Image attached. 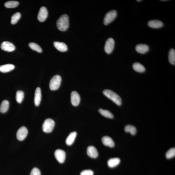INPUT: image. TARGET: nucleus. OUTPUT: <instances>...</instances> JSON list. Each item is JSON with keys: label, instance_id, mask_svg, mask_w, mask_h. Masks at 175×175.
Segmentation results:
<instances>
[{"label": "nucleus", "instance_id": "obj_1", "mask_svg": "<svg viewBox=\"0 0 175 175\" xmlns=\"http://www.w3.org/2000/svg\"><path fill=\"white\" fill-rule=\"evenodd\" d=\"M69 16L67 14H63L58 19L57 23V27L61 31H65L69 27Z\"/></svg>", "mask_w": 175, "mask_h": 175}, {"label": "nucleus", "instance_id": "obj_2", "mask_svg": "<svg viewBox=\"0 0 175 175\" xmlns=\"http://www.w3.org/2000/svg\"><path fill=\"white\" fill-rule=\"evenodd\" d=\"M103 94L104 96L111 100L114 103L118 106H120L122 104V101L121 97L115 92L110 90H104Z\"/></svg>", "mask_w": 175, "mask_h": 175}, {"label": "nucleus", "instance_id": "obj_3", "mask_svg": "<svg viewBox=\"0 0 175 175\" xmlns=\"http://www.w3.org/2000/svg\"><path fill=\"white\" fill-rule=\"evenodd\" d=\"M61 82V77L59 75H55L51 79L49 83V87L52 91L56 90L60 86Z\"/></svg>", "mask_w": 175, "mask_h": 175}, {"label": "nucleus", "instance_id": "obj_4", "mask_svg": "<svg viewBox=\"0 0 175 175\" xmlns=\"http://www.w3.org/2000/svg\"><path fill=\"white\" fill-rule=\"evenodd\" d=\"M55 125V122L52 119L47 118L44 121L42 129L44 132L49 133L52 132Z\"/></svg>", "mask_w": 175, "mask_h": 175}, {"label": "nucleus", "instance_id": "obj_5", "mask_svg": "<svg viewBox=\"0 0 175 175\" xmlns=\"http://www.w3.org/2000/svg\"><path fill=\"white\" fill-rule=\"evenodd\" d=\"M117 13L116 10H112L107 13L104 17V25H107L111 23L116 18Z\"/></svg>", "mask_w": 175, "mask_h": 175}, {"label": "nucleus", "instance_id": "obj_6", "mask_svg": "<svg viewBox=\"0 0 175 175\" xmlns=\"http://www.w3.org/2000/svg\"><path fill=\"white\" fill-rule=\"evenodd\" d=\"M28 133V131L25 126H21L19 128L17 131L16 133V137L17 139L19 141H22L27 136Z\"/></svg>", "mask_w": 175, "mask_h": 175}, {"label": "nucleus", "instance_id": "obj_7", "mask_svg": "<svg viewBox=\"0 0 175 175\" xmlns=\"http://www.w3.org/2000/svg\"><path fill=\"white\" fill-rule=\"evenodd\" d=\"M115 46V41L114 39L110 38L106 41L105 46H104V50L105 52L108 54H110L112 52Z\"/></svg>", "mask_w": 175, "mask_h": 175}, {"label": "nucleus", "instance_id": "obj_8", "mask_svg": "<svg viewBox=\"0 0 175 175\" xmlns=\"http://www.w3.org/2000/svg\"><path fill=\"white\" fill-rule=\"evenodd\" d=\"M55 159L60 164L64 162L66 156V154L64 150L61 149H57L55 151L54 153Z\"/></svg>", "mask_w": 175, "mask_h": 175}, {"label": "nucleus", "instance_id": "obj_9", "mask_svg": "<svg viewBox=\"0 0 175 175\" xmlns=\"http://www.w3.org/2000/svg\"><path fill=\"white\" fill-rule=\"evenodd\" d=\"M48 13L47 8L45 7H41L38 14L37 19L39 21L43 22L47 17Z\"/></svg>", "mask_w": 175, "mask_h": 175}, {"label": "nucleus", "instance_id": "obj_10", "mask_svg": "<svg viewBox=\"0 0 175 175\" xmlns=\"http://www.w3.org/2000/svg\"><path fill=\"white\" fill-rule=\"evenodd\" d=\"M1 47L2 50L9 52L13 51L16 48L13 43L8 41L2 42L1 43Z\"/></svg>", "mask_w": 175, "mask_h": 175}, {"label": "nucleus", "instance_id": "obj_11", "mask_svg": "<svg viewBox=\"0 0 175 175\" xmlns=\"http://www.w3.org/2000/svg\"><path fill=\"white\" fill-rule=\"evenodd\" d=\"M71 101L72 105L76 106H78L80 102L79 94L76 91H73L71 94Z\"/></svg>", "mask_w": 175, "mask_h": 175}, {"label": "nucleus", "instance_id": "obj_12", "mask_svg": "<svg viewBox=\"0 0 175 175\" xmlns=\"http://www.w3.org/2000/svg\"><path fill=\"white\" fill-rule=\"evenodd\" d=\"M87 154L92 158H96L98 156V152L96 148L93 146H90L87 148Z\"/></svg>", "mask_w": 175, "mask_h": 175}, {"label": "nucleus", "instance_id": "obj_13", "mask_svg": "<svg viewBox=\"0 0 175 175\" xmlns=\"http://www.w3.org/2000/svg\"><path fill=\"white\" fill-rule=\"evenodd\" d=\"M148 25L151 28L158 29L164 26V23L162 21L158 19H154L148 22Z\"/></svg>", "mask_w": 175, "mask_h": 175}, {"label": "nucleus", "instance_id": "obj_14", "mask_svg": "<svg viewBox=\"0 0 175 175\" xmlns=\"http://www.w3.org/2000/svg\"><path fill=\"white\" fill-rule=\"evenodd\" d=\"M150 48L147 45L144 44H140L136 46L135 49L136 51L140 53L144 54L148 51Z\"/></svg>", "mask_w": 175, "mask_h": 175}, {"label": "nucleus", "instance_id": "obj_15", "mask_svg": "<svg viewBox=\"0 0 175 175\" xmlns=\"http://www.w3.org/2000/svg\"><path fill=\"white\" fill-rule=\"evenodd\" d=\"M41 97L42 95L41 89L39 87H37L35 90L34 98V103L36 106H38L39 105L41 100Z\"/></svg>", "mask_w": 175, "mask_h": 175}, {"label": "nucleus", "instance_id": "obj_16", "mask_svg": "<svg viewBox=\"0 0 175 175\" xmlns=\"http://www.w3.org/2000/svg\"><path fill=\"white\" fill-rule=\"evenodd\" d=\"M102 142L103 144L107 146L113 148L115 146V144L113 140L109 136H104L102 138Z\"/></svg>", "mask_w": 175, "mask_h": 175}, {"label": "nucleus", "instance_id": "obj_17", "mask_svg": "<svg viewBox=\"0 0 175 175\" xmlns=\"http://www.w3.org/2000/svg\"><path fill=\"white\" fill-rule=\"evenodd\" d=\"M53 45L55 48L60 51L64 52L67 50V46L64 43L55 42L53 43Z\"/></svg>", "mask_w": 175, "mask_h": 175}, {"label": "nucleus", "instance_id": "obj_18", "mask_svg": "<svg viewBox=\"0 0 175 175\" xmlns=\"http://www.w3.org/2000/svg\"><path fill=\"white\" fill-rule=\"evenodd\" d=\"M77 135V133L76 132H73L70 134L65 140V143L67 145L71 146L73 144L76 138Z\"/></svg>", "mask_w": 175, "mask_h": 175}, {"label": "nucleus", "instance_id": "obj_19", "mask_svg": "<svg viewBox=\"0 0 175 175\" xmlns=\"http://www.w3.org/2000/svg\"><path fill=\"white\" fill-rule=\"evenodd\" d=\"M15 65L12 64H7L0 66V72L7 73L12 71L15 68Z\"/></svg>", "mask_w": 175, "mask_h": 175}, {"label": "nucleus", "instance_id": "obj_20", "mask_svg": "<svg viewBox=\"0 0 175 175\" xmlns=\"http://www.w3.org/2000/svg\"><path fill=\"white\" fill-rule=\"evenodd\" d=\"M120 160L119 158H115L109 159L108 161V166L111 168L117 166L120 164Z\"/></svg>", "mask_w": 175, "mask_h": 175}, {"label": "nucleus", "instance_id": "obj_21", "mask_svg": "<svg viewBox=\"0 0 175 175\" xmlns=\"http://www.w3.org/2000/svg\"><path fill=\"white\" fill-rule=\"evenodd\" d=\"M133 67L135 71L139 73L144 72L145 71V68L143 65L138 62L135 63L133 65Z\"/></svg>", "mask_w": 175, "mask_h": 175}, {"label": "nucleus", "instance_id": "obj_22", "mask_svg": "<svg viewBox=\"0 0 175 175\" xmlns=\"http://www.w3.org/2000/svg\"><path fill=\"white\" fill-rule=\"evenodd\" d=\"M9 106L8 101L4 100L2 102L0 106V112L1 113H5L8 110Z\"/></svg>", "mask_w": 175, "mask_h": 175}, {"label": "nucleus", "instance_id": "obj_23", "mask_svg": "<svg viewBox=\"0 0 175 175\" xmlns=\"http://www.w3.org/2000/svg\"><path fill=\"white\" fill-rule=\"evenodd\" d=\"M170 63L172 65L175 64V51L173 48H171L169 50L168 55Z\"/></svg>", "mask_w": 175, "mask_h": 175}, {"label": "nucleus", "instance_id": "obj_24", "mask_svg": "<svg viewBox=\"0 0 175 175\" xmlns=\"http://www.w3.org/2000/svg\"><path fill=\"white\" fill-rule=\"evenodd\" d=\"M125 131L126 132H130L131 135H134L137 133V129L135 126L128 125L126 126L125 128Z\"/></svg>", "mask_w": 175, "mask_h": 175}, {"label": "nucleus", "instance_id": "obj_25", "mask_svg": "<svg viewBox=\"0 0 175 175\" xmlns=\"http://www.w3.org/2000/svg\"><path fill=\"white\" fill-rule=\"evenodd\" d=\"M99 111L102 116L106 118L110 119H112L114 118L113 114L108 110L100 109H99Z\"/></svg>", "mask_w": 175, "mask_h": 175}, {"label": "nucleus", "instance_id": "obj_26", "mask_svg": "<svg viewBox=\"0 0 175 175\" xmlns=\"http://www.w3.org/2000/svg\"><path fill=\"white\" fill-rule=\"evenodd\" d=\"M19 5V2L17 1H10L6 2L4 5L7 8H13L17 7Z\"/></svg>", "mask_w": 175, "mask_h": 175}, {"label": "nucleus", "instance_id": "obj_27", "mask_svg": "<svg viewBox=\"0 0 175 175\" xmlns=\"http://www.w3.org/2000/svg\"><path fill=\"white\" fill-rule=\"evenodd\" d=\"M24 98V93L22 91H18L16 93V99L18 103L20 104L23 102Z\"/></svg>", "mask_w": 175, "mask_h": 175}, {"label": "nucleus", "instance_id": "obj_28", "mask_svg": "<svg viewBox=\"0 0 175 175\" xmlns=\"http://www.w3.org/2000/svg\"><path fill=\"white\" fill-rule=\"evenodd\" d=\"M21 16V14L19 12H17L15 13L12 16L11 20V23L12 24H16L20 19Z\"/></svg>", "mask_w": 175, "mask_h": 175}, {"label": "nucleus", "instance_id": "obj_29", "mask_svg": "<svg viewBox=\"0 0 175 175\" xmlns=\"http://www.w3.org/2000/svg\"><path fill=\"white\" fill-rule=\"evenodd\" d=\"M29 47L33 50L39 53H41L42 52V49L37 44L34 43H29Z\"/></svg>", "mask_w": 175, "mask_h": 175}, {"label": "nucleus", "instance_id": "obj_30", "mask_svg": "<svg viewBox=\"0 0 175 175\" xmlns=\"http://www.w3.org/2000/svg\"><path fill=\"white\" fill-rule=\"evenodd\" d=\"M175 156V148H172L170 149L166 153V157L167 159H170L174 157Z\"/></svg>", "mask_w": 175, "mask_h": 175}, {"label": "nucleus", "instance_id": "obj_31", "mask_svg": "<svg viewBox=\"0 0 175 175\" xmlns=\"http://www.w3.org/2000/svg\"><path fill=\"white\" fill-rule=\"evenodd\" d=\"M30 175H41V172L37 168H34L31 170Z\"/></svg>", "mask_w": 175, "mask_h": 175}, {"label": "nucleus", "instance_id": "obj_32", "mask_svg": "<svg viewBox=\"0 0 175 175\" xmlns=\"http://www.w3.org/2000/svg\"><path fill=\"white\" fill-rule=\"evenodd\" d=\"M94 172L91 170H85L81 172L80 175H94Z\"/></svg>", "mask_w": 175, "mask_h": 175}, {"label": "nucleus", "instance_id": "obj_33", "mask_svg": "<svg viewBox=\"0 0 175 175\" xmlns=\"http://www.w3.org/2000/svg\"><path fill=\"white\" fill-rule=\"evenodd\" d=\"M142 1H141V0H137V1L138 2H140Z\"/></svg>", "mask_w": 175, "mask_h": 175}, {"label": "nucleus", "instance_id": "obj_34", "mask_svg": "<svg viewBox=\"0 0 175 175\" xmlns=\"http://www.w3.org/2000/svg\"></svg>", "mask_w": 175, "mask_h": 175}]
</instances>
